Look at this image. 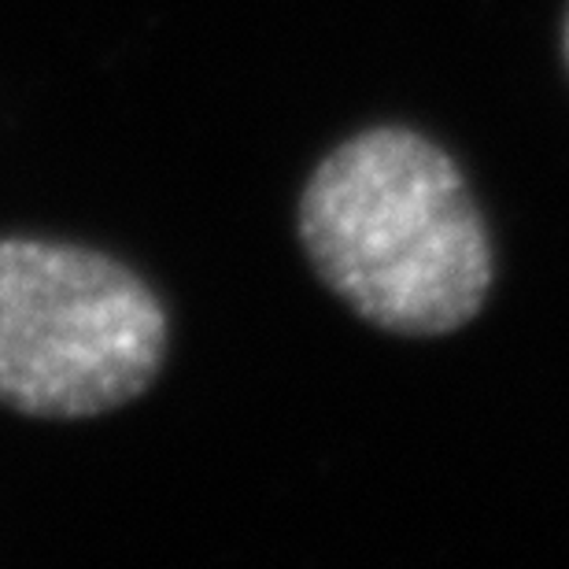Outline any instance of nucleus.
Wrapping results in <instances>:
<instances>
[{
    "mask_svg": "<svg viewBox=\"0 0 569 569\" xmlns=\"http://www.w3.org/2000/svg\"><path fill=\"white\" fill-rule=\"evenodd\" d=\"M300 237L329 289L389 333H451L492 284L470 189L411 130H370L326 156L303 189Z\"/></svg>",
    "mask_w": 569,
    "mask_h": 569,
    "instance_id": "obj_1",
    "label": "nucleus"
},
{
    "mask_svg": "<svg viewBox=\"0 0 569 569\" xmlns=\"http://www.w3.org/2000/svg\"><path fill=\"white\" fill-rule=\"evenodd\" d=\"M163 348V307L116 259L52 241H0V403L11 411H116L152 385Z\"/></svg>",
    "mask_w": 569,
    "mask_h": 569,
    "instance_id": "obj_2",
    "label": "nucleus"
}]
</instances>
